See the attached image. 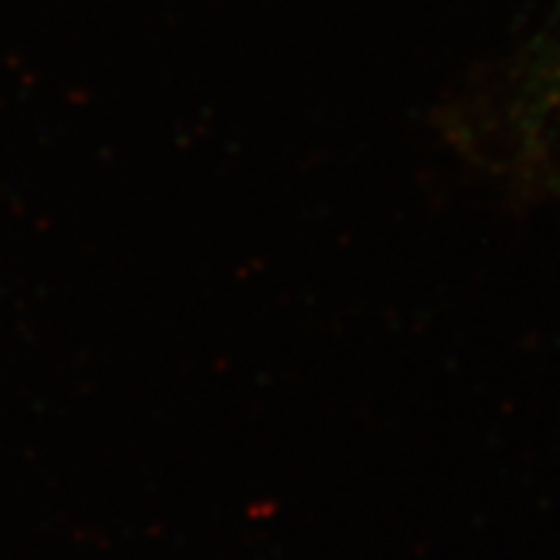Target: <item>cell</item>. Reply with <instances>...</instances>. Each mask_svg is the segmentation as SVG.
<instances>
[{"label":"cell","mask_w":560,"mask_h":560,"mask_svg":"<svg viewBox=\"0 0 560 560\" xmlns=\"http://www.w3.org/2000/svg\"><path fill=\"white\" fill-rule=\"evenodd\" d=\"M535 83H538V89L544 92L549 104L560 101V49L540 63V72L535 74Z\"/></svg>","instance_id":"1"}]
</instances>
